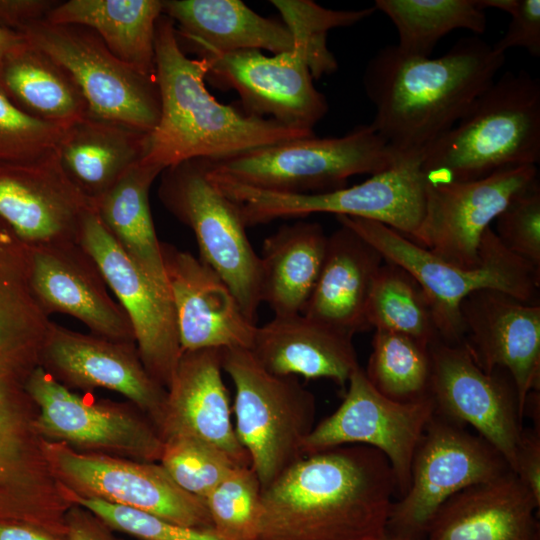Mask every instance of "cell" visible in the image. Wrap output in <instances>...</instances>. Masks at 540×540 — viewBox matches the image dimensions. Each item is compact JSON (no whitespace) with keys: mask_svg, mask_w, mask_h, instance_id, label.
Returning a JSON list of instances; mask_svg holds the SVG:
<instances>
[{"mask_svg":"<svg viewBox=\"0 0 540 540\" xmlns=\"http://www.w3.org/2000/svg\"><path fill=\"white\" fill-rule=\"evenodd\" d=\"M212 161L189 159L160 174L163 206L194 233L200 260L227 284L243 313L256 324L260 301V258L237 206L212 182Z\"/></svg>","mask_w":540,"mask_h":540,"instance_id":"cell-11","label":"cell"},{"mask_svg":"<svg viewBox=\"0 0 540 540\" xmlns=\"http://www.w3.org/2000/svg\"><path fill=\"white\" fill-rule=\"evenodd\" d=\"M398 32L396 47L404 54L429 57L437 42L456 29L475 34L486 30L480 0H376Z\"/></svg>","mask_w":540,"mask_h":540,"instance_id":"cell-35","label":"cell"},{"mask_svg":"<svg viewBox=\"0 0 540 540\" xmlns=\"http://www.w3.org/2000/svg\"><path fill=\"white\" fill-rule=\"evenodd\" d=\"M383 261L371 244L340 224L327 238L320 275L302 314L352 336L368 329L366 306Z\"/></svg>","mask_w":540,"mask_h":540,"instance_id":"cell-29","label":"cell"},{"mask_svg":"<svg viewBox=\"0 0 540 540\" xmlns=\"http://www.w3.org/2000/svg\"><path fill=\"white\" fill-rule=\"evenodd\" d=\"M27 44L46 53L72 77L87 114L150 133L160 117L156 79L118 59L90 28L46 19L22 32Z\"/></svg>","mask_w":540,"mask_h":540,"instance_id":"cell-12","label":"cell"},{"mask_svg":"<svg viewBox=\"0 0 540 540\" xmlns=\"http://www.w3.org/2000/svg\"><path fill=\"white\" fill-rule=\"evenodd\" d=\"M496 220L504 247L540 271L539 181L514 197Z\"/></svg>","mask_w":540,"mask_h":540,"instance_id":"cell-42","label":"cell"},{"mask_svg":"<svg viewBox=\"0 0 540 540\" xmlns=\"http://www.w3.org/2000/svg\"><path fill=\"white\" fill-rule=\"evenodd\" d=\"M505 54L478 36L460 39L441 57L411 56L396 45L367 63L363 85L375 107L370 124L398 156H422L495 80Z\"/></svg>","mask_w":540,"mask_h":540,"instance_id":"cell-3","label":"cell"},{"mask_svg":"<svg viewBox=\"0 0 540 540\" xmlns=\"http://www.w3.org/2000/svg\"><path fill=\"white\" fill-rule=\"evenodd\" d=\"M162 171L140 161L94 204V210L131 259L169 292L149 203L151 186Z\"/></svg>","mask_w":540,"mask_h":540,"instance_id":"cell-33","label":"cell"},{"mask_svg":"<svg viewBox=\"0 0 540 540\" xmlns=\"http://www.w3.org/2000/svg\"><path fill=\"white\" fill-rule=\"evenodd\" d=\"M50 324L24 267L0 251V522L53 530L71 504L47 461L28 391Z\"/></svg>","mask_w":540,"mask_h":540,"instance_id":"cell-1","label":"cell"},{"mask_svg":"<svg viewBox=\"0 0 540 540\" xmlns=\"http://www.w3.org/2000/svg\"><path fill=\"white\" fill-rule=\"evenodd\" d=\"M160 249L182 351L250 349L256 324L223 279L189 252L165 242Z\"/></svg>","mask_w":540,"mask_h":540,"instance_id":"cell-24","label":"cell"},{"mask_svg":"<svg viewBox=\"0 0 540 540\" xmlns=\"http://www.w3.org/2000/svg\"><path fill=\"white\" fill-rule=\"evenodd\" d=\"M347 384L342 403L315 424L304 439L301 452L304 456L348 444L373 447L387 458L399 498L409 487L413 455L434 414L433 400H391L372 386L360 366Z\"/></svg>","mask_w":540,"mask_h":540,"instance_id":"cell-16","label":"cell"},{"mask_svg":"<svg viewBox=\"0 0 540 540\" xmlns=\"http://www.w3.org/2000/svg\"><path fill=\"white\" fill-rule=\"evenodd\" d=\"M51 471L66 491L143 511L192 528H213L201 498L182 489L159 462L79 452L46 440Z\"/></svg>","mask_w":540,"mask_h":540,"instance_id":"cell-14","label":"cell"},{"mask_svg":"<svg viewBox=\"0 0 540 540\" xmlns=\"http://www.w3.org/2000/svg\"><path fill=\"white\" fill-rule=\"evenodd\" d=\"M249 350L273 374L327 378L341 387L359 367L352 335L302 313L274 315L256 326Z\"/></svg>","mask_w":540,"mask_h":540,"instance_id":"cell-27","label":"cell"},{"mask_svg":"<svg viewBox=\"0 0 540 540\" xmlns=\"http://www.w3.org/2000/svg\"><path fill=\"white\" fill-rule=\"evenodd\" d=\"M538 181L537 167L523 165L473 181L427 182L423 219L409 239L447 263L476 269L482 236L491 222Z\"/></svg>","mask_w":540,"mask_h":540,"instance_id":"cell-17","label":"cell"},{"mask_svg":"<svg viewBox=\"0 0 540 540\" xmlns=\"http://www.w3.org/2000/svg\"><path fill=\"white\" fill-rule=\"evenodd\" d=\"M514 473L540 501V427L523 428Z\"/></svg>","mask_w":540,"mask_h":540,"instance_id":"cell-44","label":"cell"},{"mask_svg":"<svg viewBox=\"0 0 540 540\" xmlns=\"http://www.w3.org/2000/svg\"><path fill=\"white\" fill-rule=\"evenodd\" d=\"M64 129L19 108L0 85V162H25L55 150Z\"/></svg>","mask_w":540,"mask_h":540,"instance_id":"cell-41","label":"cell"},{"mask_svg":"<svg viewBox=\"0 0 540 540\" xmlns=\"http://www.w3.org/2000/svg\"><path fill=\"white\" fill-rule=\"evenodd\" d=\"M80 243L94 258L126 312L146 371L167 389L183 352L169 292L131 259L94 209L85 218Z\"/></svg>","mask_w":540,"mask_h":540,"instance_id":"cell-19","label":"cell"},{"mask_svg":"<svg viewBox=\"0 0 540 540\" xmlns=\"http://www.w3.org/2000/svg\"><path fill=\"white\" fill-rule=\"evenodd\" d=\"M336 219L371 244L384 260L402 267L419 283L443 342L461 343L459 308L474 291L496 289L526 303H539L540 271L506 249L491 226L482 236L480 266L466 270L443 261L380 222L344 215H337Z\"/></svg>","mask_w":540,"mask_h":540,"instance_id":"cell-7","label":"cell"},{"mask_svg":"<svg viewBox=\"0 0 540 540\" xmlns=\"http://www.w3.org/2000/svg\"><path fill=\"white\" fill-rule=\"evenodd\" d=\"M459 311L461 343L484 372L510 374L523 413L528 394L540 391V304L481 289L467 295Z\"/></svg>","mask_w":540,"mask_h":540,"instance_id":"cell-21","label":"cell"},{"mask_svg":"<svg viewBox=\"0 0 540 540\" xmlns=\"http://www.w3.org/2000/svg\"><path fill=\"white\" fill-rule=\"evenodd\" d=\"M395 496L393 470L373 447L304 455L262 489L256 540H379Z\"/></svg>","mask_w":540,"mask_h":540,"instance_id":"cell-2","label":"cell"},{"mask_svg":"<svg viewBox=\"0 0 540 540\" xmlns=\"http://www.w3.org/2000/svg\"><path fill=\"white\" fill-rule=\"evenodd\" d=\"M147 134L87 114L64 129L55 152L69 180L94 207L131 167L142 160Z\"/></svg>","mask_w":540,"mask_h":540,"instance_id":"cell-30","label":"cell"},{"mask_svg":"<svg viewBox=\"0 0 540 540\" xmlns=\"http://www.w3.org/2000/svg\"><path fill=\"white\" fill-rule=\"evenodd\" d=\"M161 0L60 1L46 20L92 29L118 59L155 78L156 25Z\"/></svg>","mask_w":540,"mask_h":540,"instance_id":"cell-32","label":"cell"},{"mask_svg":"<svg viewBox=\"0 0 540 540\" xmlns=\"http://www.w3.org/2000/svg\"><path fill=\"white\" fill-rule=\"evenodd\" d=\"M65 522L68 540H122L102 519L77 504L69 508Z\"/></svg>","mask_w":540,"mask_h":540,"instance_id":"cell-46","label":"cell"},{"mask_svg":"<svg viewBox=\"0 0 540 540\" xmlns=\"http://www.w3.org/2000/svg\"><path fill=\"white\" fill-rule=\"evenodd\" d=\"M261 492L251 466L234 468L205 498L213 528L228 540H256Z\"/></svg>","mask_w":540,"mask_h":540,"instance_id":"cell-38","label":"cell"},{"mask_svg":"<svg viewBox=\"0 0 540 540\" xmlns=\"http://www.w3.org/2000/svg\"><path fill=\"white\" fill-rule=\"evenodd\" d=\"M293 36V47L264 55L239 50L214 57L206 80L220 89H233L247 114L269 118L293 129L313 131L328 112L326 97L313 79L334 73L337 61L327 46L328 32L369 17L374 7L332 10L309 0H271Z\"/></svg>","mask_w":540,"mask_h":540,"instance_id":"cell-5","label":"cell"},{"mask_svg":"<svg viewBox=\"0 0 540 540\" xmlns=\"http://www.w3.org/2000/svg\"><path fill=\"white\" fill-rule=\"evenodd\" d=\"M365 375L385 397L398 402L430 398L429 346L405 335L375 330Z\"/></svg>","mask_w":540,"mask_h":540,"instance_id":"cell-37","label":"cell"},{"mask_svg":"<svg viewBox=\"0 0 540 540\" xmlns=\"http://www.w3.org/2000/svg\"><path fill=\"white\" fill-rule=\"evenodd\" d=\"M0 85L27 114L59 128L87 115V104L69 73L27 43L4 60Z\"/></svg>","mask_w":540,"mask_h":540,"instance_id":"cell-34","label":"cell"},{"mask_svg":"<svg viewBox=\"0 0 540 540\" xmlns=\"http://www.w3.org/2000/svg\"><path fill=\"white\" fill-rule=\"evenodd\" d=\"M25 44L22 33L0 28V68L9 54Z\"/></svg>","mask_w":540,"mask_h":540,"instance_id":"cell-48","label":"cell"},{"mask_svg":"<svg viewBox=\"0 0 540 540\" xmlns=\"http://www.w3.org/2000/svg\"><path fill=\"white\" fill-rule=\"evenodd\" d=\"M365 321L367 328L405 335L427 346L440 339L422 287L406 270L387 260L372 284Z\"/></svg>","mask_w":540,"mask_h":540,"instance_id":"cell-36","label":"cell"},{"mask_svg":"<svg viewBox=\"0 0 540 540\" xmlns=\"http://www.w3.org/2000/svg\"><path fill=\"white\" fill-rule=\"evenodd\" d=\"M222 371V349L183 351L156 428L163 442L176 436L198 438L226 451L241 466H251L232 423Z\"/></svg>","mask_w":540,"mask_h":540,"instance_id":"cell-25","label":"cell"},{"mask_svg":"<svg viewBox=\"0 0 540 540\" xmlns=\"http://www.w3.org/2000/svg\"><path fill=\"white\" fill-rule=\"evenodd\" d=\"M222 369L235 388V432L261 488L303 456L315 426L314 395L296 376L266 370L249 349H222Z\"/></svg>","mask_w":540,"mask_h":540,"instance_id":"cell-9","label":"cell"},{"mask_svg":"<svg viewBox=\"0 0 540 540\" xmlns=\"http://www.w3.org/2000/svg\"><path fill=\"white\" fill-rule=\"evenodd\" d=\"M163 14L178 40L201 57L257 49L282 53L293 47L284 23L266 18L240 0H164Z\"/></svg>","mask_w":540,"mask_h":540,"instance_id":"cell-28","label":"cell"},{"mask_svg":"<svg viewBox=\"0 0 540 540\" xmlns=\"http://www.w3.org/2000/svg\"><path fill=\"white\" fill-rule=\"evenodd\" d=\"M159 463L182 489L204 501L234 468L241 466L221 448L190 436L165 440Z\"/></svg>","mask_w":540,"mask_h":540,"instance_id":"cell-39","label":"cell"},{"mask_svg":"<svg viewBox=\"0 0 540 540\" xmlns=\"http://www.w3.org/2000/svg\"><path fill=\"white\" fill-rule=\"evenodd\" d=\"M327 238L316 222L284 224L268 236L260 258V301L274 315L302 313L323 265Z\"/></svg>","mask_w":540,"mask_h":540,"instance_id":"cell-31","label":"cell"},{"mask_svg":"<svg viewBox=\"0 0 540 540\" xmlns=\"http://www.w3.org/2000/svg\"><path fill=\"white\" fill-rule=\"evenodd\" d=\"M41 367L69 388L118 392L157 425L166 389L146 371L136 342L83 334L51 321Z\"/></svg>","mask_w":540,"mask_h":540,"instance_id":"cell-22","label":"cell"},{"mask_svg":"<svg viewBox=\"0 0 540 540\" xmlns=\"http://www.w3.org/2000/svg\"><path fill=\"white\" fill-rule=\"evenodd\" d=\"M540 162V82L506 72L423 154L430 183L465 182Z\"/></svg>","mask_w":540,"mask_h":540,"instance_id":"cell-6","label":"cell"},{"mask_svg":"<svg viewBox=\"0 0 540 540\" xmlns=\"http://www.w3.org/2000/svg\"><path fill=\"white\" fill-rule=\"evenodd\" d=\"M510 470L485 439L434 410L413 455L409 487L392 503L386 532L424 540L435 513L448 498Z\"/></svg>","mask_w":540,"mask_h":540,"instance_id":"cell-13","label":"cell"},{"mask_svg":"<svg viewBox=\"0 0 540 540\" xmlns=\"http://www.w3.org/2000/svg\"><path fill=\"white\" fill-rule=\"evenodd\" d=\"M93 209L55 150L31 161L0 162V220L26 245L80 243Z\"/></svg>","mask_w":540,"mask_h":540,"instance_id":"cell-20","label":"cell"},{"mask_svg":"<svg viewBox=\"0 0 540 540\" xmlns=\"http://www.w3.org/2000/svg\"><path fill=\"white\" fill-rule=\"evenodd\" d=\"M60 1L0 0V28L21 33L25 28L46 19Z\"/></svg>","mask_w":540,"mask_h":540,"instance_id":"cell-45","label":"cell"},{"mask_svg":"<svg viewBox=\"0 0 540 540\" xmlns=\"http://www.w3.org/2000/svg\"><path fill=\"white\" fill-rule=\"evenodd\" d=\"M430 396L435 411L491 444L514 472L523 430V413L515 383L504 369L484 372L466 347L438 339L429 346Z\"/></svg>","mask_w":540,"mask_h":540,"instance_id":"cell-18","label":"cell"},{"mask_svg":"<svg viewBox=\"0 0 540 540\" xmlns=\"http://www.w3.org/2000/svg\"><path fill=\"white\" fill-rule=\"evenodd\" d=\"M379 540H417L385 533Z\"/></svg>","mask_w":540,"mask_h":540,"instance_id":"cell-49","label":"cell"},{"mask_svg":"<svg viewBox=\"0 0 540 540\" xmlns=\"http://www.w3.org/2000/svg\"><path fill=\"white\" fill-rule=\"evenodd\" d=\"M398 158L368 124L358 125L342 137L312 136L268 145L213 162V168L265 191L319 194L347 187L354 175L378 173Z\"/></svg>","mask_w":540,"mask_h":540,"instance_id":"cell-10","label":"cell"},{"mask_svg":"<svg viewBox=\"0 0 540 540\" xmlns=\"http://www.w3.org/2000/svg\"><path fill=\"white\" fill-rule=\"evenodd\" d=\"M28 250L31 288L48 316L68 314L92 334L135 342L126 312L109 294L101 269L81 243L28 246Z\"/></svg>","mask_w":540,"mask_h":540,"instance_id":"cell-23","label":"cell"},{"mask_svg":"<svg viewBox=\"0 0 540 540\" xmlns=\"http://www.w3.org/2000/svg\"><path fill=\"white\" fill-rule=\"evenodd\" d=\"M539 507L540 501L510 470L448 498L424 540H540Z\"/></svg>","mask_w":540,"mask_h":540,"instance_id":"cell-26","label":"cell"},{"mask_svg":"<svg viewBox=\"0 0 540 540\" xmlns=\"http://www.w3.org/2000/svg\"><path fill=\"white\" fill-rule=\"evenodd\" d=\"M155 67L160 117L147 134L142 162L163 170L194 158L219 162L268 145L315 136L314 131L289 128L218 102L205 84L208 60L186 55L173 21L164 14L156 25Z\"/></svg>","mask_w":540,"mask_h":540,"instance_id":"cell-4","label":"cell"},{"mask_svg":"<svg viewBox=\"0 0 540 540\" xmlns=\"http://www.w3.org/2000/svg\"><path fill=\"white\" fill-rule=\"evenodd\" d=\"M71 504H77L102 519L114 531L129 534L139 540H228L214 528H192L174 524L143 511L82 498L63 489Z\"/></svg>","mask_w":540,"mask_h":540,"instance_id":"cell-40","label":"cell"},{"mask_svg":"<svg viewBox=\"0 0 540 540\" xmlns=\"http://www.w3.org/2000/svg\"><path fill=\"white\" fill-rule=\"evenodd\" d=\"M481 7L496 8L511 15L505 35L492 48L505 54L510 48H524L532 56L540 55L539 0H480Z\"/></svg>","mask_w":540,"mask_h":540,"instance_id":"cell-43","label":"cell"},{"mask_svg":"<svg viewBox=\"0 0 540 540\" xmlns=\"http://www.w3.org/2000/svg\"><path fill=\"white\" fill-rule=\"evenodd\" d=\"M28 391L38 407L37 427L45 440L84 453L160 461L164 442L150 418L131 402L82 397L41 366L33 372Z\"/></svg>","mask_w":540,"mask_h":540,"instance_id":"cell-15","label":"cell"},{"mask_svg":"<svg viewBox=\"0 0 540 540\" xmlns=\"http://www.w3.org/2000/svg\"><path fill=\"white\" fill-rule=\"evenodd\" d=\"M0 540H68L67 535H59L41 527L19 523L0 522Z\"/></svg>","mask_w":540,"mask_h":540,"instance_id":"cell-47","label":"cell"},{"mask_svg":"<svg viewBox=\"0 0 540 540\" xmlns=\"http://www.w3.org/2000/svg\"><path fill=\"white\" fill-rule=\"evenodd\" d=\"M422 156H400L390 167L364 182L319 194H286L239 183L210 168L216 187L238 208L246 227L276 219L331 213L380 222L407 238L424 215L427 179Z\"/></svg>","mask_w":540,"mask_h":540,"instance_id":"cell-8","label":"cell"}]
</instances>
